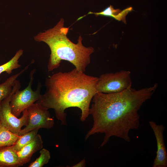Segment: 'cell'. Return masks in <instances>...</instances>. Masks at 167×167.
Here are the masks:
<instances>
[{
    "instance_id": "9a60e30c",
    "label": "cell",
    "mask_w": 167,
    "mask_h": 167,
    "mask_svg": "<svg viewBox=\"0 0 167 167\" xmlns=\"http://www.w3.org/2000/svg\"><path fill=\"white\" fill-rule=\"evenodd\" d=\"M39 129H36L20 136L12 147L16 152L19 151L24 146L30 143L38 134Z\"/></svg>"
},
{
    "instance_id": "8fae6325",
    "label": "cell",
    "mask_w": 167,
    "mask_h": 167,
    "mask_svg": "<svg viewBox=\"0 0 167 167\" xmlns=\"http://www.w3.org/2000/svg\"><path fill=\"white\" fill-rule=\"evenodd\" d=\"M133 10L132 7H129L121 11L119 9H115L113 6H110L103 11L99 12H89L88 14H93L96 16L99 15L110 17L119 21H122L126 24V17L128 14Z\"/></svg>"
},
{
    "instance_id": "52a82bcc",
    "label": "cell",
    "mask_w": 167,
    "mask_h": 167,
    "mask_svg": "<svg viewBox=\"0 0 167 167\" xmlns=\"http://www.w3.org/2000/svg\"><path fill=\"white\" fill-rule=\"evenodd\" d=\"M28 123L18 134L21 136L36 129H49L54 124V119L51 117L48 109L39 103L36 102L27 109Z\"/></svg>"
},
{
    "instance_id": "6da1fadb",
    "label": "cell",
    "mask_w": 167,
    "mask_h": 167,
    "mask_svg": "<svg viewBox=\"0 0 167 167\" xmlns=\"http://www.w3.org/2000/svg\"><path fill=\"white\" fill-rule=\"evenodd\" d=\"M158 84L139 90L131 87L118 93L97 92L92 100L89 114L93 124L85 136L87 139L95 134H104L100 146L106 144L110 138L115 136L129 142L131 130L138 128V112L156 91Z\"/></svg>"
},
{
    "instance_id": "8992f818",
    "label": "cell",
    "mask_w": 167,
    "mask_h": 167,
    "mask_svg": "<svg viewBox=\"0 0 167 167\" xmlns=\"http://www.w3.org/2000/svg\"><path fill=\"white\" fill-rule=\"evenodd\" d=\"M19 81L17 80L11 93L1 102L0 106V122L13 133L18 135L22 127L28 123L27 109L22 112L21 117L18 118L12 113L10 103L12 94L21 88Z\"/></svg>"
},
{
    "instance_id": "2e32d148",
    "label": "cell",
    "mask_w": 167,
    "mask_h": 167,
    "mask_svg": "<svg viewBox=\"0 0 167 167\" xmlns=\"http://www.w3.org/2000/svg\"><path fill=\"white\" fill-rule=\"evenodd\" d=\"M40 155L36 160L31 163L29 167H42L47 164L50 159L49 151L45 148L41 149L40 151Z\"/></svg>"
},
{
    "instance_id": "5b68a950",
    "label": "cell",
    "mask_w": 167,
    "mask_h": 167,
    "mask_svg": "<svg viewBox=\"0 0 167 167\" xmlns=\"http://www.w3.org/2000/svg\"><path fill=\"white\" fill-rule=\"evenodd\" d=\"M131 86V72L122 70L101 75L98 77L96 91L97 92L105 93H118Z\"/></svg>"
},
{
    "instance_id": "e0dca14e",
    "label": "cell",
    "mask_w": 167,
    "mask_h": 167,
    "mask_svg": "<svg viewBox=\"0 0 167 167\" xmlns=\"http://www.w3.org/2000/svg\"><path fill=\"white\" fill-rule=\"evenodd\" d=\"M85 166V159H84L79 163L75 164L73 167H83Z\"/></svg>"
},
{
    "instance_id": "9c48e42d",
    "label": "cell",
    "mask_w": 167,
    "mask_h": 167,
    "mask_svg": "<svg viewBox=\"0 0 167 167\" xmlns=\"http://www.w3.org/2000/svg\"><path fill=\"white\" fill-rule=\"evenodd\" d=\"M43 147V141L40 135L38 134L29 143L17 152L20 166L27 163L30 161L32 155L41 150Z\"/></svg>"
},
{
    "instance_id": "7a4b0ae2",
    "label": "cell",
    "mask_w": 167,
    "mask_h": 167,
    "mask_svg": "<svg viewBox=\"0 0 167 167\" xmlns=\"http://www.w3.org/2000/svg\"><path fill=\"white\" fill-rule=\"evenodd\" d=\"M98 80V77L87 75L75 68L54 73L46 79L45 92L36 102L48 109H53L62 125L67 124L65 110L72 107L80 109V119L84 122L90 114V104L97 92Z\"/></svg>"
},
{
    "instance_id": "5bb4252c",
    "label": "cell",
    "mask_w": 167,
    "mask_h": 167,
    "mask_svg": "<svg viewBox=\"0 0 167 167\" xmlns=\"http://www.w3.org/2000/svg\"><path fill=\"white\" fill-rule=\"evenodd\" d=\"M23 53L22 49H19L10 60L0 66V75L3 72H6L10 75L12 73L13 70L20 68L21 65L19 63V59Z\"/></svg>"
},
{
    "instance_id": "3957f363",
    "label": "cell",
    "mask_w": 167,
    "mask_h": 167,
    "mask_svg": "<svg viewBox=\"0 0 167 167\" xmlns=\"http://www.w3.org/2000/svg\"><path fill=\"white\" fill-rule=\"evenodd\" d=\"M63 18L53 28L40 32L34 39L43 42L49 46L51 51L47 65L48 71L58 68L61 61H68L78 71L84 72L91 62V55L94 51L92 47H86L82 44L83 38L79 36L76 44L67 37L69 28L64 26Z\"/></svg>"
},
{
    "instance_id": "4fadbf2b",
    "label": "cell",
    "mask_w": 167,
    "mask_h": 167,
    "mask_svg": "<svg viewBox=\"0 0 167 167\" xmlns=\"http://www.w3.org/2000/svg\"><path fill=\"white\" fill-rule=\"evenodd\" d=\"M20 137L11 132L0 122V147L14 145Z\"/></svg>"
},
{
    "instance_id": "ba28073f",
    "label": "cell",
    "mask_w": 167,
    "mask_h": 167,
    "mask_svg": "<svg viewBox=\"0 0 167 167\" xmlns=\"http://www.w3.org/2000/svg\"><path fill=\"white\" fill-rule=\"evenodd\" d=\"M149 124L154 133L157 146L156 155L154 160L152 167H166L167 152L163 135L165 127L162 125H157L152 121H149Z\"/></svg>"
},
{
    "instance_id": "277c9868",
    "label": "cell",
    "mask_w": 167,
    "mask_h": 167,
    "mask_svg": "<svg viewBox=\"0 0 167 167\" xmlns=\"http://www.w3.org/2000/svg\"><path fill=\"white\" fill-rule=\"evenodd\" d=\"M35 72V69L31 72L30 81L28 86L22 90H17L11 96L10 103L11 111L17 117H19L23 111L39 100L41 97L42 95L41 93V85L40 83H38L36 90L33 91L32 89Z\"/></svg>"
},
{
    "instance_id": "30bf717a",
    "label": "cell",
    "mask_w": 167,
    "mask_h": 167,
    "mask_svg": "<svg viewBox=\"0 0 167 167\" xmlns=\"http://www.w3.org/2000/svg\"><path fill=\"white\" fill-rule=\"evenodd\" d=\"M20 166L17 152L12 146L0 147V167H17Z\"/></svg>"
},
{
    "instance_id": "7c38bea8",
    "label": "cell",
    "mask_w": 167,
    "mask_h": 167,
    "mask_svg": "<svg viewBox=\"0 0 167 167\" xmlns=\"http://www.w3.org/2000/svg\"><path fill=\"white\" fill-rule=\"evenodd\" d=\"M32 63H30L20 72L12 75L0 84V106L2 102L12 92L17 78L28 69Z\"/></svg>"
}]
</instances>
